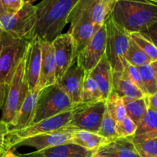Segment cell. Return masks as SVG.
I'll return each instance as SVG.
<instances>
[{
    "label": "cell",
    "mask_w": 157,
    "mask_h": 157,
    "mask_svg": "<svg viewBox=\"0 0 157 157\" xmlns=\"http://www.w3.org/2000/svg\"><path fill=\"white\" fill-rule=\"evenodd\" d=\"M79 0H42L36 6L35 35L53 41L62 34L71 12Z\"/></svg>",
    "instance_id": "6da1fadb"
},
{
    "label": "cell",
    "mask_w": 157,
    "mask_h": 157,
    "mask_svg": "<svg viewBox=\"0 0 157 157\" xmlns=\"http://www.w3.org/2000/svg\"><path fill=\"white\" fill-rule=\"evenodd\" d=\"M110 16L130 33L142 32L157 22V3L150 0H117Z\"/></svg>",
    "instance_id": "7a4b0ae2"
},
{
    "label": "cell",
    "mask_w": 157,
    "mask_h": 157,
    "mask_svg": "<svg viewBox=\"0 0 157 157\" xmlns=\"http://www.w3.org/2000/svg\"><path fill=\"white\" fill-rule=\"evenodd\" d=\"M27 55L28 48L12 77L10 84L7 87V93L2 108L1 121L6 123L8 125H10L15 120L28 94L30 91L26 77Z\"/></svg>",
    "instance_id": "3957f363"
},
{
    "label": "cell",
    "mask_w": 157,
    "mask_h": 157,
    "mask_svg": "<svg viewBox=\"0 0 157 157\" xmlns=\"http://www.w3.org/2000/svg\"><path fill=\"white\" fill-rule=\"evenodd\" d=\"M36 6L30 3H25L16 13L0 15V27L9 36L29 42L36 36Z\"/></svg>",
    "instance_id": "277c9868"
},
{
    "label": "cell",
    "mask_w": 157,
    "mask_h": 157,
    "mask_svg": "<svg viewBox=\"0 0 157 157\" xmlns=\"http://www.w3.org/2000/svg\"><path fill=\"white\" fill-rule=\"evenodd\" d=\"M107 29L106 55L113 72H122L125 69L126 54L130 45V33L118 25L110 15L105 21Z\"/></svg>",
    "instance_id": "5b68a950"
},
{
    "label": "cell",
    "mask_w": 157,
    "mask_h": 157,
    "mask_svg": "<svg viewBox=\"0 0 157 157\" xmlns=\"http://www.w3.org/2000/svg\"><path fill=\"white\" fill-rule=\"evenodd\" d=\"M75 105L67 94L55 84L43 89L38 98L32 124L43 120L53 117L58 114L70 111Z\"/></svg>",
    "instance_id": "8992f818"
},
{
    "label": "cell",
    "mask_w": 157,
    "mask_h": 157,
    "mask_svg": "<svg viewBox=\"0 0 157 157\" xmlns=\"http://www.w3.org/2000/svg\"><path fill=\"white\" fill-rule=\"evenodd\" d=\"M72 120V110L64 112L53 117L43 120L26 128L16 131H9L6 139L7 152L15 148L20 142L27 138L61 130L70 126Z\"/></svg>",
    "instance_id": "52a82bcc"
},
{
    "label": "cell",
    "mask_w": 157,
    "mask_h": 157,
    "mask_svg": "<svg viewBox=\"0 0 157 157\" xmlns=\"http://www.w3.org/2000/svg\"><path fill=\"white\" fill-rule=\"evenodd\" d=\"M1 43L0 82L8 87L20 61L25 54L29 41L15 39L5 33Z\"/></svg>",
    "instance_id": "ba28073f"
},
{
    "label": "cell",
    "mask_w": 157,
    "mask_h": 157,
    "mask_svg": "<svg viewBox=\"0 0 157 157\" xmlns=\"http://www.w3.org/2000/svg\"><path fill=\"white\" fill-rule=\"evenodd\" d=\"M67 22L71 23L68 33L73 38L79 52L88 44L102 26L93 22L81 0H79L71 12Z\"/></svg>",
    "instance_id": "9c48e42d"
},
{
    "label": "cell",
    "mask_w": 157,
    "mask_h": 157,
    "mask_svg": "<svg viewBox=\"0 0 157 157\" xmlns=\"http://www.w3.org/2000/svg\"><path fill=\"white\" fill-rule=\"evenodd\" d=\"M106 111V101L94 103H81L72 110L70 126L78 130L98 133Z\"/></svg>",
    "instance_id": "30bf717a"
},
{
    "label": "cell",
    "mask_w": 157,
    "mask_h": 157,
    "mask_svg": "<svg viewBox=\"0 0 157 157\" xmlns=\"http://www.w3.org/2000/svg\"><path fill=\"white\" fill-rule=\"evenodd\" d=\"M106 46L107 29L104 23L78 54L77 63L85 73H90L101 61L106 54Z\"/></svg>",
    "instance_id": "8fae6325"
},
{
    "label": "cell",
    "mask_w": 157,
    "mask_h": 157,
    "mask_svg": "<svg viewBox=\"0 0 157 157\" xmlns=\"http://www.w3.org/2000/svg\"><path fill=\"white\" fill-rule=\"evenodd\" d=\"M52 44L56 62V78L58 81L76 62L79 50L68 32L57 37L52 41Z\"/></svg>",
    "instance_id": "7c38bea8"
},
{
    "label": "cell",
    "mask_w": 157,
    "mask_h": 157,
    "mask_svg": "<svg viewBox=\"0 0 157 157\" xmlns=\"http://www.w3.org/2000/svg\"><path fill=\"white\" fill-rule=\"evenodd\" d=\"M75 130H76L75 127L68 126L56 131L27 138L20 142L15 148L26 146L33 147L36 149V151H39L56 146L73 144L72 140Z\"/></svg>",
    "instance_id": "4fadbf2b"
},
{
    "label": "cell",
    "mask_w": 157,
    "mask_h": 157,
    "mask_svg": "<svg viewBox=\"0 0 157 157\" xmlns=\"http://www.w3.org/2000/svg\"><path fill=\"white\" fill-rule=\"evenodd\" d=\"M85 72L76 62L57 81L60 87L67 94L75 105L82 103V92Z\"/></svg>",
    "instance_id": "5bb4252c"
},
{
    "label": "cell",
    "mask_w": 157,
    "mask_h": 157,
    "mask_svg": "<svg viewBox=\"0 0 157 157\" xmlns=\"http://www.w3.org/2000/svg\"><path fill=\"white\" fill-rule=\"evenodd\" d=\"M56 83V62L53 44L52 41L41 40V73L37 89L42 90Z\"/></svg>",
    "instance_id": "9a60e30c"
},
{
    "label": "cell",
    "mask_w": 157,
    "mask_h": 157,
    "mask_svg": "<svg viewBox=\"0 0 157 157\" xmlns=\"http://www.w3.org/2000/svg\"><path fill=\"white\" fill-rule=\"evenodd\" d=\"M41 65V40L38 35L29 42L26 60V77L30 91L37 89Z\"/></svg>",
    "instance_id": "2e32d148"
},
{
    "label": "cell",
    "mask_w": 157,
    "mask_h": 157,
    "mask_svg": "<svg viewBox=\"0 0 157 157\" xmlns=\"http://www.w3.org/2000/svg\"><path fill=\"white\" fill-rule=\"evenodd\" d=\"M42 90L36 89L34 91H29L21 105V109L15 120L9 125V131H16L22 130L32 125L35 117V109L38 104V98Z\"/></svg>",
    "instance_id": "e0dca14e"
},
{
    "label": "cell",
    "mask_w": 157,
    "mask_h": 157,
    "mask_svg": "<svg viewBox=\"0 0 157 157\" xmlns=\"http://www.w3.org/2000/svg\"><path fill=\"white\" fill-rule=\"evenodd\" d=\"M94 157H142L137 153L131 137L117 138L98 149Z\"/></svg>",
    "instance_id": "ac0fdd59"
},
{
    "label": "cell",
    "mask_w": 157,
    "mask_h": 157,
    "mask_svg": "<svg viewBox=\"0 0 157 157\" xmlns=\"http://www.w3.org/2000/svg\"><path fill=\"white\" fill-rule=\"evenodd\" d=\"M96 150L83 148L75 144H67L22 155V157H94Z\"/></svg>",
    "instance_id": "d6986e66"
},
{
    "label": "cell",
    "mask_w": 157,
    "mask_h": 157,
    "mask_svg": "<svg viewBox=\"0 0 157 157\" xmlns=\"http://www.w3.org/2000/svg\"><path fill=\"white\" fill-rule=\"evenodd\" d=\"M112 92L122 98L125 104L146 96L144 92L130 81L124 71L122 72L113 71Z\"/></svg>",
    "instance_id": "ffe728a7"
},
{
    "label": "cell",
    "mask_w": 157,
    "mask_h": 157,
    "mask_svg": "<svg viewBox=\"0 0 157 157\" xmlns=\"http://www.w3.org/2000/svg\"><path fill=\"white\" fill-rule=\"evenodd\" d=\"M90 74L99 86L103 100L106 101L113 90V70L106 54Z\"/></svg>",
    "instance_id": "44dd1931"
},
{
    "label": "cell",
    "mask_w": 157,
    "mask_h": 157,
    "mask_svg": "<svg viewBox=\"0 0 157 157\" xmlns=\"http://www.w3.org/2000/svg\"><path fill=\"white\" fill-rule=\"evenodd\" d=\"M117 0H81L94 23L101 26L110 15Z\"/></svg>",
    "instance_id": "7402d4cb"
},
{
    "label": "cell",
    "mask_w": 157,
    "mask_h": 157,
    "mask_svg": "<svg viewBox=\"0 0 157 157\" xmlns=\"http://www.w3.org/2000/svg\"><path fill=\"white\" fill-rule=\"evenodd\" d=\"M156 137H157V112L148 109L143 121L137 126L136 133L132 136L131 140L136 145Z\"/></svg>",
    "instance_id": "603a6c76"
},
{
    "label": "cell",
    "mask_w": 157,
    "mask_h": 157,
    "mask_svg": "<svg viewBox=\"0 0 157 157\" xmlns=\"http://www.w3.org/2000/svg\"><path fill=\"white\" fill-rule=\"evenodd\" d=\"M72 143L83 148L97 151L98 149L109 143V141L96 133L76 130L74 132Z\"/></svg>",
    "instance_id": "cb8c5ba5"
},
{
    "label": "cell",
    "mask_w": 157,
    "mask_h": 157,
    "mask_svg": "<svg viewBox=\"0 0 157 157\" xmlns=\"http://www.w3.org/2000/svg\"><path fill=\"white\" fill-rule=\"evenodd\" d=\"M127 116H128L136 125H139L148 110L147 95L137 100L125 104Z\"/></svg>",
    "instance_id": "d4e9b609"
},
{
    "label": "cell",
    "mask_w": 157,
    "mask_h": 157,
    "mask_svg": "<svg viewBox=\"0 0 157 157\" xmlns=\"http://www.w3.org/2000/svg\"><path fill=\"white\" fill-rule=\"evenodd\" d=\"M104 101L98 83L90 75L85 73L82 92V103H94Z\"/></svg>",
    "instance_id": "484cf974"
},
{
    "label": "cell",
    "mask_w": 157,
    "mask_h": 157,
    "mask_svg": "<svg viewBox=\"0 0 157 157\" xmlns=\"http://www.w3.org/2000/svg\"><path fill=\"white\" fill-rule=\"evenodd\" d=\"M106 110L117 123L121 121L127 116L124 100L113 92L106 100Z\"/></svg>",
    "instance_id": "4316f807"
},
{
    "label": "cell",
    "mask_w": 157,
    "mask_h": 157,
    "mask_svg": "<svg viewBox=\"0 0 157 157\" xmlns=\"http://www.w3.org/2000/svg\"><path fill=\"white\" fill-rule=\"evenodd\" d=\"M136 67L140 74L147 95H153L157 93V78L152 64H147Z\"/></svg>",
    "instance_id": "83f0119b"
},
{
    "label": "cell",
    "mask_w": 157,
    "mask_h": 157,
    "mask_svg": "<svg viewBox=\"0 0 157 157\" xmlns=\"http://www.w3.org/2000/svg\"><path fill=\"white\" fill-rule=\"evenodd\" d=\"M125 59L127 63L138 67L147 64H151L152 61L145 52L135 43L133 39H130V45L126 54Z\"/></svg>",
    "instance_id": "f1b7e54d"
},
{
    "label": "cell",
    "mask_w": 157,
    "mask_h": 157,
    "mask_svg": "<svg viewBox=\"0 0 157 157\" xmlns=\"http://www.w3.org/2000/svg\"><path fill=\"white\" fill-rule=\"evenodd\" d=\"M130 38L151 59L152 62L157 61V48L153 42L147 39L140 32L130 33Z\"/></svg>",
    "instance_id": "f546056e"
},
{
    "label": "cell",
    "mask_w": 157,
    "mask_h": 157,
    "mask_svg": "<svg viewBox=\"0 0 157 157\" xmlns=\"http://www.w3.org/2000/svg\"><path fill=\"white\" fill-rule=\"evenodd\" d=\"M116 125L117 122L110 116L108 112L106 110L102 123H101V128H100L98 134L107 139L109 142L114 140L117 138H119L117 133Z\"/></svg>",
    "instance_id": "4dcf8cb0"
},
{
    "label": "cell",
    "mask_w": 157,
    "mask_h": 157,
    "mask_svg": "<svg viewBox=\"0 0 157 157\" xmlns=\"http://www.w3.org/2000/svg\"><path fill=\"white\" fill-rule=\"evenodd\" d=\"M116 130L118 137H132L136 133L137 125L128 116H126L122 121L117 123Z\"/></svg>",
    "instance_id": "1f68e13d"
},
{
    "label": "cell",
    "mask_w": 157,
    "mask_h": 157,
    "mask_svg": "<svg viewBox=\"0 0 157 157\" xmlns=\"http://www.w3.org/2000/svg\"><path fill=\"white\" fill-rule=\"evenodd\" d=\"M137 153L142 157H157V137L135 145Z\"/></svg>",
    "instance_id": "d6a6232c"
},
{
    "label": "cell",
    "mask_w": 157,
    "mask_h": 157,
    "mask_svg": "<svg viewBox=\"0 0 157 157\" xmlns=\"http://www.w3.org/2000/svg\"><path fill=\"white\" fill-rule=\"evenodd\" d=\"M124 72H125L126 75H127V77L130 78V81H131L133 84H136V85L144 92V94L147 95V91H146L145 87H144V83H143L142 78H141L140 76V74L137 67L127 62L125 69H124Z\"/></svg>",
    "instance_id": "836d02e7"
},
{
    "label": "cell",
    "mask_w": 157,
    "mask_h": 157,
    "mask_svg": "<svg viewBox=\"0 0 157 157\" xmlns=\"http://www.w3.org/2000/svg\"><path fill=\"white\" fill-rule=\"evenodd\" d=\"M6 13H16L24 6V0H2Z\"/></svg>",
    "instance_id": "e575fe53"
},
{
    "label": "cell",
    "mask_w": 157,
    "mask_h": 157,
    "mask_svg": "<svg viewBox=\"0 0 157 157\" xmlns=\"http://www.w3.org/2000/svg\"><path fill=\"white\" fill-rule=\"evenodd\" d=\"M9 132V125L0 120V156H3V155L7 152L6 146V139Z\"/></svg>",
    "instance_id": "d590c367"
},
{
    "label": "cell",
    "mask_w": 157,
    "mask_h": 157,
    "mask_svg": "<svg viewBox=\"0 0 157 157\" xmlns=\"http://www.w3.org/2000/svg\"><path fill=\"white\" fill-rule=\"evenodd\" d=\"M140 33L144 36H145L147 39L150 40L151 42H153L157 48V22L152 25L150 29L140 32Z\"/></svg>",
    "instance_id": "8d00e7d4"
},
{
    "label": "cell",
    "mask_w": 157,
    "mask_h": 157,
    "mask_svg": "<svg viewBox=\"0 0 157 157\" xmlns=\"http://www.w3.org/2000/svg\"><path fill=\"white\" fill-rule=\"evenodd\" d=\"M149 109L157 112V93L153 95H147Z\"/></svg>",
    "instance_id": "74e56055"
},
{
    "label": "cell",
    "mask_w": 157,
    "mask_h": 157,
    "mask_svg": "<svg viewBox=\"0 0 157 157\" xmlns=\"http://www.w3.org/2000/svg\"><path fill=\"white\" fill-rule=\"evenodd\" d=\"M6 93H7V87L6 86V84L0 82V110L3 108V106H4Z\"/></svg>",
    "instance_id": "f35d334b"
},
{
    "label": "cell",
    "mask_w": 157,
    "mask_h": 157,
    "mask_svg": "<svg viewBox=\"0 0 157 157\" xmlns=\"http://www.w3.org/2000/svg\"><path fill=\"white\" fill-rule=\"evenodd\" d=\"M2 157H21V156H18L17 155H15L12 150H9L8 152H6L4 155H3Z\"/></svg>",
    "instance_id": "ab89813d"
},
{
    "label": "cell",
    "mask_w": 157,
    "mask_h": 157,
    "mask_svg": "<svg viewBox=\"0 0 157 157\" xmlns=\"http://www.w3.org/2000/svg\"><path fill=\"white\" fill-rule=\"evenodd\" d=\"M152 66H153V69H154L155 71V73H156V78H157V61H153V62L151 63Z\"/></svg>",
    "instance_id": "60d3db41"
},
{
    "label": "cell",
    "mask_w": 157,
    "mask_h": 157,
    "mask_svg": "<svg viewBox=\"0 0 157 157\" xmlns=\"http://www.w3.org/2000/svg\"><path fill=\"white\" fill-rule=\"evenodd\" d=\"M5 13H6V12H5L4 9H3L2 2V0H0V15H3V14Z\"/></svg>",
    "instance_id": "b9f144b4"
},
{
    "label": "cell",
    "mask_w": 157,
    "mask_h": 157,
    "mask_svg": "<svg viewBox=\"0 0 157 157\" xmlns=\"http://www.w3.org/2000/svg\"><path fill=\"white\" fill-rule=\"evenodd\" d=\"M5 33H6V32H4V30H3V29L0 27V41H1L3 35H4Z\"/></svg>",
    "instance_id": "7bdbcfd3"
},
{
    "label": "cell",
    "mask_w": 157,
    "mask_h": 157,
    "mask_svg": "<svg viewBox=\"0 0 157 157\" xmlns=\"http://www.w3.org/2000/svg\"><path fill=\"white\" fill-rule=\"evenodd\" d=\"M35 0H24L25 3H30V4H32V3L35 2Z\"/></svg>",
    "instance_id": "ee69618b"
},
{
    "label": "cell",
    "mask_w": 157,
    "mask_h": 157,
    "mask_svg": "<svg viewBox=\"0 0 157 157\" xmlns=\"http://www.w3.org/2000/svg\"><path fill=\"white\" fill-rule=\"evenodd\" d=\"M1 50H2V43L0 41V54H1Z\"/></svg>",
    "instance_id": "f6af8a7d"
},
{
    "label": "cell",
    "mask_w": 157,
    "mask_h": 157,
    "mask_svg": "<svg viewBox=\"0 0 157 157\" xmlns=\"http://www.w3.org/2000/svg\"><path fill=\"white\" fill-rule=\"evenodd\" d=\"M150 1L153 2H156V3H157V0H150Z\"/></svg>",
    "instance_id": "bcb514c9"
},
{
    "label": "cell",
    "mask_w": 157,
    "mask_h": 157,
    "mask_svg": "<svg viewBox=\"0 0 157 157\" xmlns=\"http://www.w3.org/2000/svg\"><path fill=\"white\" fill-rule=\"evenodd\" d=\"M0 157H2V156H0Z\"/></svg>",
    "instance_id": "7dc6e473"
}]
</instances>
